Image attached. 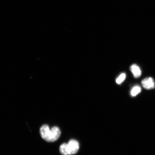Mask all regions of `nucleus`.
<instances>
[{"instance_id": "4", "label": "nucleus", "mask_w": 155, "mask_h": 155, "mask_svg": "<svg viewBox=\"0 0 155 155\" xmlns=\"http://www.w3.org/2000/svg\"><path fill=\"white\" fill-rule=\"evenodd\" d=\"M130 70L133 74L134 76L136 78H139L141 76V71L138 66L136 64L132 65L130 68Z\"/></svg>"}, {"instance_id": "5", "label": "nucleus", "mask_w": 155, "mask_h": 155, "mask_svg": "<svg viewBox=\"0 0 155 155\" xmlns=\"http://www.w3.org/2000/svg\"><path fill=\"white\" fill-rule=\"evenodd\" d=\"M60 152L63 155H68L67 152V144L63 143L60 147Z\"/></svg>"}, {"instance_id": "7", "label": "nucleus", "mask_w": 155, "mask_h": 155, "mask_svg": "<svg viewBox=\"0 0 155 155\" xmlns=\"http://www.w3.org/2000/svg\"><path fill=\"white\" fill-rule=\"evenodd\" d=\"M126 78V74L125 73H122L118 77V78L116 79V82L118 84H121L122 82L124 81Z\"/></svg>"}, {"instance_id": "3", "label": "nucleus", "mask_w": 155, "mask_h": 155, "mask_svg": "<svg viewBox=\"0 0 155 155\" xmlns=\"http://www.w3.org/2000/svg\"><path fill=\"white\" fill-rule=\"evenodd\" d=\"M141 84L143 87L147 90L153 89L155 87L154 80L151 77L143 79L141 82Z\"/></svg>"}, {"instance_id": "1", "label": "nucleus", "mask_w": 155, "mask_h": 155, "mask_svg": "<svg viewBox=\"0 0 155 155\" xmlns=\"http://www.w3.org/2000/svg\"><path fill=\"white\" fill-rule=\"evenodd\" d=\"M40 134L44 140L48 142H53L59 138L61 131L57 127H54L50 130L49 126L45 124L41 127Z\"/></svg>"}, {"instance_id": "6", "label": "nucleus", "mask_w": 155, "mask_h": 155, "mask_svg": "<svg viewBox=\"0 0 155 155\" xmlns=\"http://www.w3.org/2000/svg\"><path fill=\"white\" fill-rule=\"evenodd\" d=\"M141 88L140 87L138 86H135L132 89L131 91V95L133 97L137 96L139 93H140Z\"/></svg>"}, {"instance_id": "2", "label": "nucleus", "mask_w": 155, "mask_h": 155, "mask_svg": "<svg viewBox=\"0 0 155 155\" xmlns=\"http://www.w3.org/2000/svg\"><path fill=\"white\" fill-rule=\"evenodd\" d=\"M79 149V144L78 141L75 140L70 141L67 144L68 155H71L76 154Z\"/></svg>"}]
</instances>
